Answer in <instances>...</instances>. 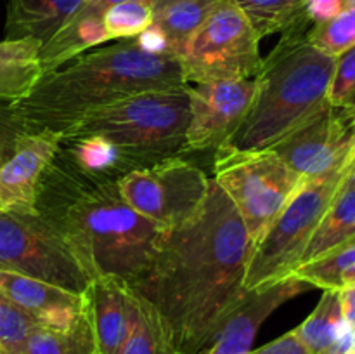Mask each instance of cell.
Instances as JSON below:
<instances>
[{
    "mask_svg": "<svg viewBox=\"0 0 355 354\" xmlns=\"http://www.w3.org/2000/svg\"><path fill=\"white\" fill-rule=\"evenodd\" d=\"M345 9V0H305V16L312 24L324 23Z\"/></svg>",
    "mask_w": 355,
    "mask_h": 354,
    "instance_id": "cell-31",
    "label": "cell"
},
{
    "mask_svg": "<svg viewBox=\"0 0 355 354\" xmlns=\"http://www.w3.org/2000/svg\"><path fill=\"white\" fill-rule=\"evenodd\" d=\"M252 252L238 210L211 179L200 214L166 231L127 285L155 309L180 354H201L248 295Z\"/></svg>",
    "mask_w": 355,
    "mask_h": 354,
    "instance_id": "cell-1",
    "label": "cell"
},
{
    "mask_svg": "<svg viewBox=\"0 0 355 354\" xmlns=\"http://www.w3.org/2000/svg\"><path fill=\"white\" fill-rule=\"evenodd\" d=\"M218 0H155L153 26L168 42V52L179 58L194 31L205 23Z\"/></svg>",
    "mask_w": 355,
    "mask_h": 354,
    "instance_id": "cell-20",
    "label": "cell"
},
{
    "mask_svg": "<svg viewBox=\"0 0 355 354\" xmlns=\"http://www.w3.org/2000/svg\"><path fill=\"white\" fill-rule=\"evenodd\" d=\"M343 287H355V266L350 267L342 278V288Z\"/></svg>",
    "mask_w": 355,
    "mask_h": 354,
    "instance_id": "cell-37",
    "label": "cell"
},
{
    "mask_svg": "<svg viewBox=\"0 0 355 354\" xmlns=\"http://www.w3.org/2000/svg\"><path fill=\"white\" fill-rule=\"evenodd\" d=\"M24 354H97L96 337L87 309L85 314L68 328L35 326L28 335Z\"/></svg>",
    "mask_w": 355,
    "mask_h": 354,
    "instance_id": "cell-23",
    "label": "cell"
},
{
    "mask_svg": "<svg viewBox=\"0 0 355 354\" xmlns=\"http://www.w3.org/2000/svg\"><path fill=\"white\" fill-rule=\"evenodd\" d=\"M59 149L66 153L73 169L92 180H113V183H116L125 174L139 169L127 156L121 155L120 149L113 142L101 137V135L61 137Z\"/></svg>",
    "mask_w": 355,
    "mask_h": 354,
    "instance_id": "cell-19",
    "label": "cell"
},
{
    "mask_svg": "<svg viewBox=\"0 0 355 354\" xmlns=\"http://www.w3.org/2000/svg\"><path fill=\"white\" fill-rule=\"evenodd\" d=\"M211 179L238 210L253 248L302 183L274 149L218 148Z\"/></svg>",
    "mask_w": 355,
    "mask_h": 354,
    "instance_id": "cell-7",
    "label": "cell"
},
{
    "mask_svg": "<svg viewBox=\"0 0 355 354\" xmlns=\"http://www.w3.org/2000/svg\"><path fill=\"white\" fill-rule=\"evenodd\" d=\"M255 94V78L217 80L189 85L187 151H217L245 120Z\"/></svg>",
    "mask_w": 355,
    "mask_h": 354,
    "instance_id": "cell-12",
    "label": "cell"
},
{
    "mask_svg": "<svg viewBox=\"0 0 355 354\" xmlns=\"http://www.w3.org/2000/svg\"><path fill=\"white\" fill-rule=\"evenodd\" d=\"M262 38L232 0H218L179 54L187 85L253 78L262 66Z\"/></svg>",
    "mask_w": 355,
    "mask_h": 354,
    "instance_id": "cell-8",
    "label": "cell"
},
{
    "mask_svg": "<svg viewBox=\"0 0 355 354\" xmlns=\"http://www.w3.org/2000/svg\"><path fill=\"white\" fill-rule=\"evenodd\" d=\"M0 354H2V353H0Z\"/></svg>",
    "mask_w": 355,
    "mask_h": 354,
    "instance_id": "cell-43",
    "label": "cell"
},
{
    "mask_svg": "<svg viewBox=\"0 0 355 354\" xmlns=\"http://www.w3.org/2000/svg\"><path fill=\"white\" fill-rule=\"evenodd\" d=\"M355 236V186L343 180L342 187L315 228L302 262H311Z\"/></svg>",
    "mask_w": 355,
    "mask_h": 354,
    "instance_id": "cell-21",
    "label": "cell"
},
{
    "mask_svg": "<svg viewBox=\"0 0 355 354\" xmlns=\"http://www.w3.org/2000/svg\"><path fill=\"white\" fill-rule=\"evenodd\" d=\"M68 184L49 165L40 183L52 186L54 200L38 212L61 231L90 278L130 281L155 257L166 229L132 210L113 180L66 174Z\"/></svg>",
    "mask_w": 355,
    "mask_h": 354,
    "instance_id": "cell-3",
    "label": "cell"
},
{
    "mask_svg": "<svg viewBox=\"0 0 355 354\" xmlns=\"http://www.w3.org/2000/svg\"><path fill=\"white\" fill-rule=\"evenodd\" d=\"M103 24L110 40H130L153 24V3L120 2L103 14Z\"/></svg>",
    "mask_w": 355,
    "mask_h": 354,
    "instance_id": "cell-27",
    "label": "cell"
},
{
    "mask_svg": "<svg viewBox=\"0 0 355 354\" xmlns=\"http://www.w3.org/2000/svg\"><path fill=\"white\" fill-rule=\"evenodd\" d=\"M0 269L85 294L90 274L51 221L38 214L0 210Z\"/></svg>",
    "mask_w": 355,
    "mask_h": 354,
    "instance_id": "cell-9",
    "label": "cell"
},
{
    "mask_svg": "<svg viewBox=\"0 0 355 354\" xmlns=\"http://www.w3.org/2000/svg\"><path fill=\"white\" fill-rule=\"evenodd\" d=\"M307 40L324 54L340 56L355 45V7H345L324 23L312 24Z\"/></svg>",
    "mask_w": 355,
    "mask_h": 354,
    "instance_id": "cell-28",
    "label": "cell"
},
{
    "mask_svg": "<svg viewBox=\"0 0 355 354\" xmlns=\"http://www.w3.org/2000/svg\"><path fill=\"white\" fill-rule=\"evenodd\" d=\"M85 304L97 344V354H118L132 319V290L113 276L94 278L85 290Z\"/></svg>",
    "mask_w": 355,
    "mask_h": 354,
    "instance_id": "cell-16",
    "label": "cell"
},
{
    "mask_svg": "<svg viewBox=\"0 0 355 354\" xmlns=\"http://www.w3.org/2000/svg\"><path fill=\"white\" fill-rule=\"evenodd\" d=\"M350 110V113H352V117H354V125H355V104H350V106H347Z\"/></svg>",
    "mask_w": 355,
    "mask_h": 354,
    "instance_id": "cell-39",
    "label": "cell"
},
{
    "mask_svg": "<svg viewBox=\"0 0 355 354\" xmlns=\"http://www.w3.org/2000/svg\"><path fill=\"white\" fill-rule=\"evenodd\" d=\"M355 351V330L345 325L340 335L321 354H350Z\"/></svg>",
    "mask_w": 355,
    "mask_h": 354,
    "instance_id": "cell-34",
    "label": "cell"
},
{
    "mask_svg": "<svg viewBox=\"0 0 355 354\" xmlns=\"http://www.w3.org/2000/svg\"><path fill=\"white\" fill-rule=\"evenodd\" d=\"M311 285L297 276L250 290L239 307L229 316L214 342L201 354H248L257 332L284 302L311 290Z\"/></svg>",
    "mask_w": 355,
    "mask_h": 354,
    "instance_id": "cell-14",
    "label": "cell"
},
{
    "mask_svg": "<svg viewBox=\"0 0 355 354\" xmlns=\"http://www.w3.org/2000/svg\"><path fill=\"white\" fill-rule=\"evenodd\" d=\"M0 292L37 325L68 328L85 314V294L64 290L37 278L0 269Z\"/></svg>",
    "mask_w": 355,
    "mask_h": 354,
    "instance_id": "cell-15",
    "label": "cell"
},
{
    "mask_svg": "<svg viewBox=\"0 0 355 354\" xmlns=\"http://www.w3.org/2000/svg\"><path fill=\"white\" fill-rule=\"evenodd\" d=\"M3 163V151H2V144H0V165Z\"/></svg>",
    "mask_w": 355,
    "mask_h": 354,
    "instance_id": "cell-41",
    "label": "cell"
},
{
    "mask_svg": "<svg viewBox=\"0 0 355 354\" xmlns=\"http://www.w3.org/2000/svg\"><path fill=\"white\" fill-rule=\"evenodd\" d=\"M354 158L321 176L302 179L300 186L253 248L245 278L246 290L284 280L300 266L302 255L349 176Z\"/></svg>",
    "mask_w": 355,
    "mask_h": 354,
    "instance_id": "cell-6",
    "label": "cell"
},
{
    "mask_svg": "<svg viewBox=\"0 0 355 354\" xmlns=\"http://www.w3.org/2000/svg\"><path fill=\"white\" fill-rule=\"evenodd\" d=\"M350 354H355V351H352V353H350Z\"/></svg>",
    "mask_w": 355,
    "mask_h": 354,
    "instance_id": "cell-42",
    "label": "cell"
},
{
    "mask_svg": "<svg viewBox=\"0 0 355 354\" xmlns=\"http://www.w3.org/2000/svg\"><path fill=\"white\" fill-rule=\"evenodd\" d=\"M328 103L333 106H350L355 103V45L336 56Z\"/></svg>",
    "mask_w": 355,
    "mask_h": 354,
    "instance_id": "cell-30",
    "label": "cell"
},
{
    "mask_svg": "<svg viewBox=\"0 0 355 354\" xmlns=\"http://www.w3.org/2000/svg\"><path fill=\"white\" fill-rule=\"evenodd\" d=\"M248 354H309V351L302 344V340L298 339L295 330H291V332L281 335L279 339L266 344L260 349L250 351Z\"/></svg>",
    "mask_w": 355,
    "mask_h": 354,
    "instance_id": "cell-32",
    "label": "cell"
},
{
    "mask_svg": "<svg viewBox=\"0 0 355 354\" xmlns=\"http://www.w3.org/2000/svg\"><path fill=\"white\" fill-rule=\"evenodd\" d=\"M302 179L321 176L355 156L354 117L347 106L326 104L272 148Z\"/></svg>",
    "mask_w": 355,
    "mask_h": 354,
    "instance_id": "cell-11",
    "label": "cell"
},
{
    "mask_svg": "<svg viewBox=\"0 0 355 354\" xmlns=\"http://www.w3.org/2000/svg\"><path fill=\"white\" fill-rule=\"evenodd\" d=\"M338 290H324L318 307L295 328L298 339L307 347L309 354H321L345 328Z\"/></svg>",
    "mask_w": 355,
    "mask_h": 354,
    "instance_id": "cell-25",
    "label": "cell"
},
{
    "mask_svg": "<svg viewBox=\"0 0 355 354\" xmlns=\"http://www.w3.org/2000/svg\"><path fill=\"white\" fill-rule=\"evenodd\" d=\"M347 183L355 186V158H354V163H352V169H350L349 176H347Z\"/></svg>",
    "mask_w": 355,
    "mask_h": 354,
    "instance_id": "cell-38",
    "label": "cell"
},
{
    "mask_svg": "<svg viewBox=\"0 0 355 354\" xmlns=\"http://www.w3.org/2000/svg\"><path fill=\"white\" fill-rule=\"evenodd\" d=\"M210 180L200 167L173 156L130 170L116 187L132 210L170 231L200 214Z\"/></svg>",
    "mask_w": 355,
    "mask_h": 354,
    "instance_id": "cell-10",
    "label": "cell"
},
{
    "mask_svg": "<svg viewBox=\"0 0 355 354\" xmlns=\"http://www.w3.org/2000/svg\"><path fill=\"white\" fill-rule=\"evenodd\" d=\"M42 44L35 38H6L0 42V101L14 104L30 96L44 75Z\"/></svg>",
    "mask_w": 355,
    "mask_h": 354,
    "instance_id": "cell-18",
    "label": "cell"
},
{
    "mask_svg": "<svg viewBox=\"0 0 355 354\" xmlns=\"http://www.w3.org/2000/svg\"><path fill=\"white\" fill-rule=\"evenodd\" d=\"M118 354H180L155 309L132 292V319Z\"/></svg>",
    "mask_w": 355,
    "mask_h": 354,
    "instance_id": "cell-22",
    "label": "cell"
},
{
    "mask_svg": "<svg viewBox=\"0 0 355 354\" xmlns=\"http://www.w3.org/2000/svg\"><path fill=\"white\" fill-rule=\"evenodd\" d=\"M352 266H355V236L349 242L326 252L324 255L318 257L311 262L300 264L291 274L300 278L312 288L340 290L343 274Z\"/></svg>",
    "mask_w": 355,
    "mask_h": 354,
    "instance_id": "cell-26",
    "label": "cell"
},
{
    "mask_svg": "<svg viewBox=\"0 0 355 354\" xmlns=\"http://www.w3.org/2000/svg\"><path fill=\"white\" fill-rule=\"evenodd\" d=\"M37 323L0 292V353L24 354L28 335Z\"/></svg>",
    "mask_w": 355,
    "mask_h": 354,
    "instance_id": "cell-29",
    "label": "cell"
},
{
    "mask_svg": "<svg viewBox=\"0 0 355 354\" xmlns=\"http://www.w3.org/2000/svg\"><path fill=\"white\" fill-rule=\"evenodd\" d=\"M345 7H355V0H345Z\"/></svg>",
    "mask_w": 355,
    "mask_h": 354,
    "instance_id": "cell-40",
    "label": "cell"
},
{
    "mask_svg": "<svg viewBox=\"0 0 355 354\" xmlns=\"http://www.w3.org/2000/svg\"><path fill=\"white\" fill-rule=\"evenodd\" d=\"M354 104H355V103H354Z\"/></svg>",
    "mask_w": 355,
    "mask_h": 354,
    "instance_id": "cell-44",
    "label": "cell"
},
{
    "mask_svg": "<svg viewBox=\"0 0 355 354\" xmlns=\"http://www.w3.org/2000/svg\"><path fill=\"white\" fill-rule=\"evenodd\" d=\"M311 23L283 31L255 78L245 120L222 148L269 149L328 104L336 58L307 40Z\"/></svg>",
    "mask_w": 355,
    "mask_h": 354,
    "instance_id": "cell-4",
    "label": "cell"
},
{
    "mask_svg": "<svg viewBox=\"0 0 355 354\" xmlns=\"http://www.w3.org/2000/svg\"><path fill=\"white\" fill-rule=\"evenodd\" d=\"M187 85L173 54H149L137 40L92 49L42 75L30 96L10 104L21 130L62 135L89 111L146 90Z\"/></svg>",
    "mask_w": 355,
    "mask_h": 354,
    "instance_id": "cell-2",
    "label": "cell"
},
{
    "mask_svg": "<svg viewBox=\"0 0 355 354\" xmlns=\"http://www.w3.org/2000/svg\"><path fill=\"white\" fill-rule=\"evenodd\" d=\"M59 146L61 135L54 132H17L12 155L0 165V210L38 214V186Z\"/></svg>",
    "mask_w": 355,
    "mask_h": 354,
    "instance_id": "cell-13",
    "label": "cell"
},
{
    "mask_svg": "<svg viewBox=\"0 0 355 354\" xmlns=\"http://www.w3.org/2000/svg\"><path fill=\"white\" fill-rule=\"evenodd\" d=\"M85 0H9L7 38H35L42 45Z\"/></svg>",
    "mask_w": 355,
    "mask_h": 354,
    "instance_id": "cell-17",
    "label": "cell"
},
{
    "mask_svg": "<svg viewBox=\"0 0 355 354\" xmlns=\"http://www.w3.org/2000/svg\"><path fill=\"white\" fill-rule=\"evenodd\" d=\"M139 47L149 54H170L168 52V42H166L165 35L158 30L156 26H149L142 31L139 37H135Z\"/></svg>",
    "mask_w": 355,
    "mask_h": 354,
    "instance_id": "cell-33",
    "label": "cell"
},
{
    "mask_svg": "<svg viewBox=\"0 0 355 354\" xmlns=\"http://www.w3.org/2000/svg\"><path fill=\"white\" fill-rule=\"evenodd\" d=\"M245 12L260 38L283 33L302 23H311L305 16V0H232ZM312 24V23H311Z\"/></svg>",
    "mask_w": 355,
    "mask_h": 354,
    "instance_id": "cell-24",
    "label": "cell"
},
{
    "mask_svg": "<svg viewBox=\"0 0 355 354\" xmlns=\"http://www.w3.org/2000/svg\"><path fill=\"white\" fill-rule=\"evenodd\" d=\"M120 2H132V0H85V2L80 6V9H82L83 12H89V14H94V16L103 17V14L106 12L111 6ZM139 2L155 3V0H139Z\"/></svg>",
    "mask_w": 355,
    "mask_h": 354,
    "instance_id": "cell-36",
    "label": "cell"
},
{
    "mask_svg": "<svg viewBox=\"0 0 355 354\" xmlns=\"http://www.w3.org/2000/svg\"><path fill=\"white\" fill-rule=\"evenodd\" d=\"M343 319L355 330V287H343L338 290Z\"/></svg>",
    "mask_w": 355,
    "mask_h": 354,
    "instance_id": "cell-35",
    "label": "cell"
},
{
    "mask_svg": "<svg viewBox=\"0 0 355 354\" xmlns=\"http://www.w3.org/2000/svg\"><path fill=\"white\" fill-rule=\"evenodd\" d=\"M189 124V85L146 90L89 111L71 135H101L141 167L186 153Z\"/></svg>",
    "mask_w": 355,
    "mask_h": 354,
    "instance_id": "cell-5",
    "label": "cell"
}]
</instances>
